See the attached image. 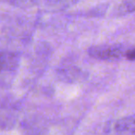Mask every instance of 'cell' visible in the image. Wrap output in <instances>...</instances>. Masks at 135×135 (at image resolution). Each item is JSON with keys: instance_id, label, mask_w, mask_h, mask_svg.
Returning <instances> with one entry per match:
<instances>
[{"instance_id": "obj_1", "label": "cell", "mask_w": 135, "mask_h": 135, "mask_svg": "<svg viewBox=\"0 0 135 135\" xmlns=\"http://www.w3.org/2000/svg\"><path fill=\"white\" fill-rule=\"evenodd\" d=\"M89 53L99 59H117L122 56L123 50L118 46H98L91 48Z\"/></svg>"}, {"instance_id": "obj_3", "label": "cell", "mask_w": 135, "mask_h": 135, "mask_svg": "<svg viewBox=\"0 0 135 135\" xmlns=\"http://www.w3.org/2000/svg\"><path fill=\"white\" fill-rule=\"evenodd\" d=\"M133 11H135V0H124L118 6L119 14H129Z\"/></svg>"}, {"instance_id": "obj_4", "label": "cell", "mask_w": 135, "mask_h": 135, "mask_svg": "<svg viewBox=\"0 0 135 135\" xmlns=\"http://www.w3.org/2000/svg\"><path fill=\"white\" fill-rule=\"evenodd\" d=\"M125 56L129 60H134L135 61V48L129 49V50L126 51Z\"/></svg>"}, {"instance_id": "obj_2", "label": "cell", "mask_w": 135, "mask_h": 135, "mask_svg": "<svg viewBox=\"0 0 135 135\" xmlns=\"http://www.w3.org/2000/svg\"><path fill=\"white\" fill-rule=\"evenodd\" d=\"M115 135H135V116L119 119L114 127Z\"/></svg>"}]
</instances>
